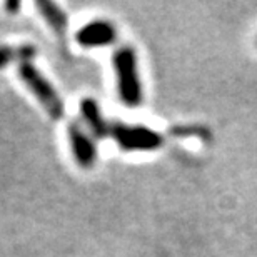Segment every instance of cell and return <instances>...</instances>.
Returning a JSON list of instances; mask_svg holds the SVG:
<instances>
[{"label": "cell", "mask_w": 257, "mask_h": 257, "mask_svg": "<svg viewBox=\"0 0 257 257\" xmlns=\"http://www.w3.org/2000/svg\"><path fill=\"white\" fill-rule=\"evenodd\" d=\"M114 69L117 75L120 100L128 107H137L142 102V85L137 70V55L131 47H122L114 54Z\"/></svg>", "instance_id": "1"}, {"label": "cell", "mask_w": 257, "mask_h": 257, "mask_svg": "<svg viewBox=\"0 0 257 257\" xmlns=\"http://www.w3.org/2000/svg\"><path fill=\"white\" fill-rule=\"evenodd\" d=\"M19 75L24 84L27 85V89L35 95V99L42 104V107L47 110V114L52 117V119H60V117L64 115L62 99L57 95V92L50 85V82L40 74L37 70V67L30 62V60L20 62Z\"/></svg>", "instance_id": "2"}, {"label": "cell", "mask_w": 257, "mask_h": 257, "mask_svg": "<svg viewBox=\"0 0 257 257\" xmlns=\"http://www.w3.org/2000/svg\"><path fill=\"white\" fill-rule=\"evenodd\" d=\"M110 137L119 144L120 149L128 152L156 151L164 142L162 134L157 131L146 125H127L122 122H114L110 125Z\"/></svg>", "instance_id": "3"}, {"label": "cell", "mask_w": 257, "mask_h": 257, "mask_svg": "<svg viewBox=\"0 0 257 257\" xmlns=\"http://www.w3.org/2000/svg\"><path fill=\"white\" fill-rule=\"evenodd\" d=\"M117 39L115 27L105 20H94L77 32V42L82 47H105Z\"/></svg>", "instance_id": "4"}, {"label": "cell", "mask_w": 257, "mask_h": 257, "mask_svg": "<svg viewBox=\"0 0 257 257\" xmlns=\"http://www.w3.org/2000/svg\"><path fill=\"white\" fill-rule=\"evenodd\" d=\"M69 142L72 154H74L77 164L80 167H92L97 159V149L92 142V139L82 131L77 124H70L69 128Z\"/></svg>", "instance_id": "5"}, {"label": "cell", "mask_w": 257, "mask_h": 257, "mask_svg": "<svg viewBox=\"0 0 257 257\" xmlns=\"http://www.w3.org/2000/svg\"><path fill=\"white\" fill-rule=\"evenodd\" d=\"M80 114L95 137L104 139L107 136H110V124H107L105 119L102 117L100 107L94 99L80 100Z\"/></svg>", "instance_id": "6"}, {"label": "cell", "mask_w": 257, "mask_h": 257, "mask_svg": "<svg viewBox=\"0 0 257 257\" xmlns=\"http://www.w3.org/2000/svg\"><path fill=\"white\" fill-rule=\"evenodd\" d=\"M39 9L40 15L44 17V20L50 25V29L54 30L55 35L64 40L65 39V30H67V17L62 12V9H59L57 5L52 2H47V0H40V2L35 4Z\"/></svg>", "instance_id": "7"}, {"label": "cell", "mask_w": 257, "mask_h": 257, "mask_svg": "<svg viewBox=\"0 0 257 257\" xmlns=\"http://www.w3.org/2000/svg\"><path fill=\"white\" fill-rule=\"evenodd\" d=\"M35 49L32 45H20V47H0V69L10 64L15 59H20V62L32 60Z\"/></svg>", "instance_id": "8"}, {"label": "cell", "mask_w": 257, "mask_h": 257, "mask_svg": "<svg viewBox=\"0 0 257 257\" xmlns=\"http://www.w3.org/2000/svg\"><path fill=\"white\" fill-rule=\"evenodd\" d=\"M5 9L10 10V12H15V10L20 9V4L19 2H7L5 4Z\"/></svg>", "instance_id": "9"}]
</instances>
